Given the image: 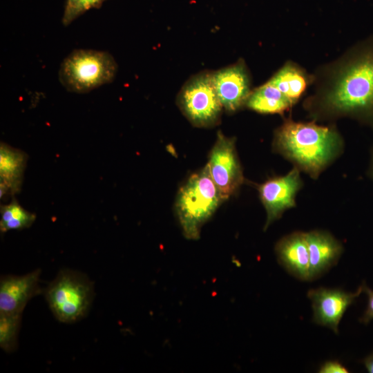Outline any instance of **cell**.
<instances>
[{
    "instance_id": "obj_4",
    "label": "cell",
    "mask_w": 373,
    "mask_h": 373,
    "mask_svg": "<svg viewBox=\"0 0 373 373\" xmlns=\"http://www.w3.org/2000/svg\"><path fill=\"white\" fill-rule=\"evenodd\" d=\"M117 65L108 52L76 49L62 61L59 79L68 91L86 93L113 81Z\"/></svg>"
},
{
    "instance_id": "obj_1",
    "label": "cell",
    "mask_w": 373,
    "mask_h": 373,
    "mask_svg": "<svg viewBox=\"0 0 373 373\" xmlns=\"http://www.w3.org/2000/svg\"><path fill=\"white\" fill-rule=\"evenodd\" d=\"M321 87L323 104L331 111L373 112V48L350 54L338 61Z\"/></svg>"
},
{
    "instance_id": "obj_16",
    "label": "cell",
    "mask_w": 373,
    "mask_h": 373,
    "mask_svg": "<svg viewBox=\"0 0 373 373\" xmlns=\"http://www.w3.org/2000/svg\"><path fill=\"white\" fill-rule=\"evenodd\" d=\"M269 81L294 104L306 90L309 85V78L297 65L287 63Z\"/></svg>"
},
{
    "instance_id": "obj_2",
    "label": "cell",
    "mask_w": 373,
    "mask_h": 373,
    "mask_svg": "<svg viewBox=\"0 0 373 373\" xmlns=\"http://www.w3.org/2000/svg\"><path fill=\"white\" fill-rule=\"evenodd\" d=\"M339 144L334 129L314 123L289 120L276 135L278 149L313 175H318L334 157Z\"/></svg>"
},
{
    "instance_id": "obj_12",
    "label": "cell",
    "mask_w": 373,
    "mask_h": 373,
    "mask_svg": "<svg viewBox=\"0 0 373 373\" xmlns=\"http://www.w3.org/2000/svg\"><path fill=\"white\" fill-rule=\"evenodd\" d=\"M305 234L309 256V280H312L336 264L343 248L326 232L313 231Z\"/></svg>"
},
{
    "instance_id": "obj_6",
    "label": "cell",
    "mask_w": 373,
    "mask_h": 373,
    "mask_svg": "<svg viewBox=\"0 0 373 373\" xmlns=\"http://www.w3.org/2000/svg\"><path fill=\"white\" fill-rule=\"evenodd\" d=\"M177 104L193 126L209 128L218 124L223 107L215 89L213 73L201 72L188 79L177 97Z\"/></svg>"
},
{
    "instance_id": "obj_8",
    "label": "cell",
    "mask_w": 373,
    "mask_h": 373,
    "mask_svg": "<svg viewBox=\"0 0 373 373\" xmlns=\"http://www.w3.org/2000/svg\"><path fill=\"white\" fill-rule=\"evenodd\" d=\"M362 292L363 285L354 292L323 287L309 289L307 297L312 303L314 322L338 334V325L345 312Z\"/></svg>"
},
{
    "instance_id": "obj_20",
    "label": "cell",
    "mask_w": 373,
    "mask_h": 373,
    "mask_svg": "<svg viewBox=\"0 0 373 373\" xmlns=\"http://www.w3.org/2000/svg\"><path fill=\"white\" fill-rule=\"evenodd\" d=\"M363 289L367 297L366 309L360 318V322L367 324L373 320V290L369 288L365 283H363Z\"/></svg>"
},
{
    "instance_id": "obj_19",
    "label": "cell",
    "mask_w": 373,
    "mask_h": 373,
    "mask_svg": "<svg viewBox=\"0 0 373 373\" xmlns=\"http://www.w3.org/2000/svg\"><path fill=\"white\" fill-rule=\"evenodd\" d=\"M106 0H66L62 23L70 25L75 19L91 8H99Z\"/></svg>"
},
{
    "instance_id": "obj_18",
    "label": "cell",
    "mask_w": 373,
    "mask_h": 373,
    "mask_svg": "<svg viewBox=\"0 0 373 373\" xmlns=\"http://www.w3.org/2000/svg\"><path fill=\"white\" fill-rule=\"evenodd\" d=\"M21 314H0V347L6 352L17 347Z\"/></svg>"
},
{
    "instance_id": "obj_13",
    "label": "cell",
    "mask_w": 373,
    "mask_h": 373,
    "mask_svg": "<svg viewBox=\"0 0 373 373\" xmlns=\"http://www.w3.org/2000/svg\"><path fill=\"white\" fill-rule=\"evenodd\" d=\"M276 252L282 266L300 280H309V256L305 233L296 232L280 240Z\"/></svg>"
},
{
    "instance_id": "obj_14",
    "label": "cell",
    "mask_w": 373,
    "mask_h": 373,
    "mask_svg": "<svg viewBox=\"0 0 373 373\" xmlns=\"http://www.w3.org/2000/svg\"><path fill=\"white\" fill-rule=\"evenodd\" d=\"M28 160L27 154L4 142L0 144V198L20 192Z\"/></svg>"
},
{
    "instance_id": "obj_11",
    "label": "cell",
    "mask_w": 373,
    "mask_h": 373,
    "mask_svg": "<svg viewBox=\"0 0 373 373\" xmlns=\"http://www.w3.org/2000/svg\"><path fill=\"white\" fill-rule=\"evenodd\" d=\"M41 270L23 276H6L0 280V314H22L28 302L41 292Z\"/></svg>"
},
{
    "instance_id": "obj_23",
    "label": "cell",
    "mask_w": 373,
    "mask_h": 373,
    "mask_svg": "<svg viewBox=\"0 0 373 373\" xmlns=\"http://www.w3.org/2000/svg\"><path fill=\"white\" fill-rule=\"evenodd\" d=\"M372 170H373V165H372Z\"/></svg>"
},
{
    "instance_id": "obj_21",
    "label": "cell",
    "mask_w": 373,
    "mask_h": 373,
    "mask_svg": "<svg viewBox=\"0 0 373 373\" xmlns=\"http://www.w3.org/2000/svg\"><path fill=\"white\" fill-rule=\"evenodd\" d=\"M320 373H347L349 370L341 363L336 360L327 361L319 370Z\"/></svg>"
},
{
    "instance_id": "obj_9",
    "label": "cell",
    "mask_w": 373,
    "mask_h": 373,
    "mask_svg": "<svg viewBox=\"0 0 373 373\" xmlns=\"http://www.w3.org/2000/svg\"><path fill=\"white\" fill-rule=\"evenodd\" d=\"M216 93L227 113H234L246 104L251 93V79L243 60L213 73Z\"/></svg>"
},
{
    "instance_id": "obj_22",
    "label": "cell",
    "mask_w": 373,
    "mask_h": 373,
    "mask_svg": "<svg viewBox=\"0 0 373 373\" xmlns=\"http://www.w3.org/2000/svg\"><path fill=\"white\" fill-rule=\"evenodd\" d=\"M363 363L369 373H373V352L363 360Z\"/></svg>"
},
{
    "instance_id": "obj_7",
    "label": "cell",
    "mask_w": 373,
    "mask_h": 373,
    "mask_svg": "<svg viewBox=\"0 0 373 373\" xmlns=\"http://www.w3.org/2000/svg\"><path fill=\"white\" fill-rule=\"evenodd\" d=\"M224 200L233 195L243 182V175L233 138L218 131L206 165Z\"/></svg>"
},
{
    "instance_id": "obj_17",
    "label": "cell",
    "mask_w": 373,
    "mask_h": 373,
    "mask_svg": "<svg viewBox=\"0 0 373 373\" xmlns=\"http://www.w3.org/2000/svg\"><path fill=\"white\" fill-rule=\"evenodd\" d=\"M0 214V231L2 233L29 228L36 219V215L22 207L15 196L8 204H1Z\"/></svg>"
},
{
    "instance_id": "obj_3",
    "label": "cell",
    "mask_w": 373,
    "mask_h": 373,
    "mask_svg": "<svg viewBox=\"0 0 373 373\" xmlns=\"http://www.w3.org/2000/svg\"><path fill=\"white\" fill-rule=\"evenodd\" d=\"M223 201L206 166L193 173L180 187L175 201V212L184 236L197 240L203 224Z\"/></svg>"
},
{
    "instance_id": "obj_10",
    "label": "cell",
    "mask_w": 373,
    "mask_h": 373,
    "mask_svg": "<svg viewBox=\"0 0 373 373\" xmlns=\"http://www.w3.org/2000/svg\"><path fill=\"white\" fill-rule=\"evenodd\" d=\"M300 186L298 171L271 179L259 186L260 197L267 211L265 229L278 219L287 209L295 204V195Z\"/></svg>"
},
{
    "instance_id": "obj_5",
    "label": "cell",
    "mask_w": 373,
    "mask_h": 373,
    "mask_svg": "<svg viewBox=\"0 0 373 373\" xmlns=\"http://www.w3.org/2000/svg\"><path fill=\"white\" fill-rule=\"evenodd\" d=\"M44 295L55 318L61 323H73L87 314L94 297V286L84 274L64 269L48 285Z\"/></svg>"
},
{
    "instance_id": "obj_15",
    "label": "cell",
    "mask_w": 373,
    "mask_h": 373,
    "mask_svg": "<svg viewBox=\"0 0 373 373\" xmlns=\"http://www.w3.org/2000/svg\"><path fill=\"white\" fill-rule=\"evenodd\" d=\"M293 103L269 80L251 92L245 106L260 113H280Z\"/></svg>"
}]
</instances>
